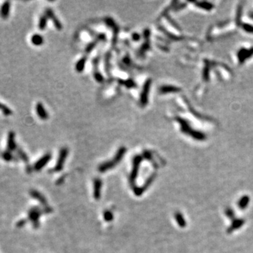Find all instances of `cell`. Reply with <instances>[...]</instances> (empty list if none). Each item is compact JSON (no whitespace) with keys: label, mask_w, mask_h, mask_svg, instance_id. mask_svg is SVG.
<instances>
[{"label":"cell","mask_w":253,"mask_h":253,"mask_svg":"<svg viewBox=\"0 0 253 253\" xmlns=\"http://www.w3.org/2000/svg\"><path fill=\"white\" fill-rule=\"evenodd\" d=\"M151 85V80H148L147 81H146V82L144 85L143 90H142L140 98V103L142 106H145L148 103V99H149V92H150Z\"/></svg>","instance_id":"7a4b0ae2"},{"label":"cell","mask_w":253,"mask_h":253,"mask_svg":"<svg viewBox=\"0 0 253 253\" xmlns=\"http://www.w3.org/2000/svg\"><path fill=\"white\" fill-rule=\"evenodd\" d=\"M67 153L68 151L66 149H63V150L61 151V152H60V157H59V159H58V165H57V167H61V165H63L64 160L65 159V157L67 156Z\"/></svg>","instance_id":"5bb4252c"},{"label":"cell","mask_w":253,"mask_h":253,"mask_svg":"<svg viewBox=\"0 0 253 253\" xmlns=\"http://www.w3.org/2000/svg\"><path fill=\"white\" fill-rule=\"evenodd\" d=\"M10 9H11V3L10 1H5L1 6V9H0V16L1 17L4 19H7L8 18L10 14Z\"/></svg>","instance_id":"277c9868"},{"label":"cell","mask_w":253,"mask_h":253,"mask_svg":"<svg viewBox=\"0 0 253 253\" xmlns=\"http://www.w3.org/2000/svg\"><path fill=\"white\" fill-rule=\"evenodd\" d=\"M124 153H125V149H124V148H121V149H120V151H119L118 153H117V154L116 155V156H115V160H114V161L118 162L119 160H120L121 159V158H122V157L124 154ZM113 164H114L113 162L111 161V162H110V163H109L108 164H106V165H103V166L101 167H102V168H103L102 170H106L107 167H111L112 165H113Z\"/></svg>","instance_id":"ba28073f"},{"label":"cell","mask_w":253,"mask_h":253,"mask_svg":"<svg viewBox=\"0 0 253 253\" xmlns=\"http://www.w3.org/2000/svg\"><path fill=\"white\" fill-rule=\"evenodd\" d=\"M175 219L177 222L179 224V226L181 228H184L186 226V222L185 221L184 218H183V215H181L180 212H176L175 213Z\"/></svg>","instance_id":"8fae6325"},{"label":"cell","mask_w":253,"mask_h":253,"mask_svg":"<svg viewBox=\"0 0 253 253\" xmlns=\"http://www.w3.org/2000/svg\"><path fill=\"white\" fill-rule=\"evenodd\" d=\"M225 212L226 216H227L229 219H230V220H235L234 212H233V210L231 209V208H226L225 212Z\"/></svg>","instance_id":"e0dca14e"},{"label":"cell","mask_w":253,"mask_h":253,"mask_svg":"<svg viewBox=\"0 0 253 253\" xmlns=\"http://www.w3.org/2000/svg\"><path fill=\"white\" fill-rule=\"evenodd\" d=\"M250 203V197L248 195H243L238 202V206L240 210H245L248 206Z\"/></svg>","instance_id":"9c48e42d"},{"label":"cell","mask_w":253,"mask_h":253,"mask_svg":"<svg viewBox=\"0 0 253 253\" xmlns=\"http://www.w3.org/2000/svg\"><path fill=\"white\" fill-rule=\"evenodd\" d=\"M139 38H140V36H139V35H138V34L134 33V35H133V40L138 41L139 40Z\"/></svg>","instance_id":"ffe728a7"},{"label":"cell","mask_w":253,"mask_h":253,"mask_svg":"<svg viewBox=\"0 0 253 253\" xmlns=\"http://www.w3.org/2000/svg\"><path fill=\"white\" fill-rule=\"evenodd\" d=\"M47 16H42V17L40 18V21H39V29L41 30H43L45 29L46 26H47Z\"/></svg>","instance_id":"9a60e30c"},{"label":"cell","mask_w":253,"mask_h":253,"mask_svg":"<svg viewBox=\"0 0 253 253\" xmlns=\"http://www.w3.org/2000/svg\"><path fill=\"white\" fill-rule=\"evenodd\" d=\"M178 121H179V123L181 124V130H182L183 132H184L185 134H189L190 136H192L193 139H197V140L202 141L205 139V136L204 134H202L201 132H199V131H193V130L190 129L189 125H188V124L186 123V122H185L184 120L179 118L178 119Z\"/></svg>","instance_id":"6da1fadb"},{"label":"cell","mask_w":253,"mask_h":253,"mask_svg":"<svg viewBox=\"0 0 253 253\" xmlns=\"http://www.w3.org/2000/svg\"><path fill=\"white\" fill-rule=\"evenodd\" d=\"M16 148L15 142V134L14 131H10L8 135V141H7V149L9 151H13Z\"/></svg>","instance_id":"52a82bcc"},{"label":"cell","mask_w":253,"mask_h":253,"mask_svg":"<svg viewBox=\"0 0 253 253\" xmlns=\"http://www.w3.org/2000/svg\"><path fill=\"white\" fill-rule=\"evenodd\" d=\"M36 112L37 115L40 117L42 120H47L48 118V114L47 110H45L42 103H37L36 105Z\"/></svg>","instance_id":"5b68a950"},{"label":"cell","mask_w":253,"mask_h":253,"mask_svg":"<svg viewBox=\"0 0 253 253\" xmlns=\"http://www.w3.org/2000/svg\"><path fill=\"white\" fill-rule=\"evenodd\" d=\"M179 91V89L173 86H163L160 89V92L161 93H170V92H177Z\"/></svg>","instance_id":"4fadbf2b"},{"label":"cell","mask_w":253,"mask_h":253,"mask_svg":"<svg viewBox=\"0 0 253 253\" xmlns=\"http://www.w3.org/2000/svg\"><path fill=\"white\" fill-rule=\"evenodd\" d=\"M244 223H245V220H244L243 219H235L232 222L231 225L228 228L227 233H232L233 231H234L235 230L240 229V227H243Z\"/></svg>","instance_id":"3957f363"},{"label":"cell","mask_w":253,"mask_h":253,"mask_svg":"<svg viewBox=\"0 0 253 253\" xmlns=\"http://www.w3.org/2000/svg\"><path fill=\"white\" fill-rule=\"evenodd\" d=\"M85 63H86V58H82V59H80L79 61L77 62V63L76 64V70L78 72H81L83 70L84 68H85Z\"/></svg>","instance_id":"2e32d148"},{"label":"cell","mask_w":253,"mask_h":253,"mask_svg":"<svg viewBox=\"0 0 253 253\" xmlns=\"http://www.w3.org/2000/svg\"><path fill=\"white\" fill-rule=\"evenodd\" d=\"M198 6H201V7L203 9H211L212 8V5L211 4L208 3V2H205V1H203V2H200V4L198 5Z\"/></svg>","instance_id":"ac0fdd59"},{"label":"cell","mask_w":253,"mask_h":253,"mask_svg":"<svg viewBox=\"0 0 253 253\" xmlns=\"http://www.w3.org/2000/svg\"><path fill=\"white\" fill-rule=\"evenodd\" d=\"M46 14H47V16L49 17V18H51V20H52L53 24H54V26H56V28H57V29L61 30L62 29L61 24H60L59 21L57 19V18L55 16L53 11L51 9H47V11H46Z\"/></svg>","instance_id":"8992f818"},{"label":"cell","mask_w":253,"mask_h":253,"mask_svg":"<svg viewBox=\"0 0 253 253\" xmlns=\"http://www.w3.org/2000/svg\"><path fill=\"white\" fill-rule=\"evenodd\" d=\"M0 110H1L3 115L6 117L11 116L13 114V111H12L11 109H10L8 106L1 102H0Z\"/></svg>","instance_id":"7c38bea8"},{"label":"cell","mask_w":253,"mask_h":253,"mask_svg":"<svg viewBox=\"0 0 253 253\" xmlns=\"http://www.w3.org/2000/svg\"><path fill=\"white\" fill-rule=\"evenodd\" d=\"M243 29L245 30V31L249 32V33H253V27L250 26V25H245Z\"/></svg>","instance_id":"d6986e66"},{"label":"cell","mask_w":253,"mask_h":253,"mask_svg":"<svg viewBox=\"0 0 253 253\" xmlns=\"http://www.w3.org/2000/svg\"><path fill=\"white\" fill-rule=\"evenodd\" d=\"M31 42L35 46H40L43 44L44 39L40 35L35 34V35H33L31 37Z\"/></svg>","instance_id":"30bf717a"}]
</instances>
